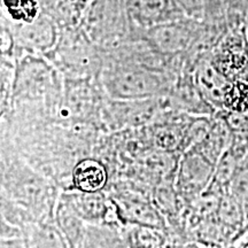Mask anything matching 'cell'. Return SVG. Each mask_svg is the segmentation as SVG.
Wrapping results in <instances>:
<instances>
[{
    "label": "cell",
    "instance_id": "52a82bcc",
    "mask_svg": "<svg viewBox=\"0 0 248 248\" xmlns=\"http://www.w3.org/2000/svg\"><path fill=\"white\" fill-rule=\"evenodd\" d=\"M108 183L106 166L97 159L84 157L78 160L71 169V185L74 190L82 192H99Z\"/></svg>",
    "mask_w": 248,
    "mask_h": 248
},
{
    "label": "cell",
    "instance_id": "3957f363",
    "mask_svg": "<svg viewBox=\"0 0 248 248\" xmlns=\"http://www.w3.org/2000/svg\"><path fill=\"white\" fill-rule=\"evenodd\" d=\"M15 45V58L17 54L30 53L45 55L57 44L61 28L55 18L44 12L31 23L8 27Z\"/></svg>",
    "mask_w": 248,
    "mask_h": 248
},
{
    "label": "cell",
    "instance_id": "8fae6325",
    "mask_svg": "<svg viewBox=\"0 0 248 248\" xmlns=\"http://www.w3.org/2000/svg\"><path fill=\"white\" fill-rule=\"evenodd\" d=\"M0 248H31L26 235L16 238H8V239H1V246Z\"/></svg>",
    "mask_w": 248,
    "mask_h": 248
},
{
    "label": "cell",
    "instance_id": "7c38bea8",
    "mask_svg": "<svg viewBox=\"0 0 248 248\" xmlns=\"http://www.w3.org/2000/svg\"><path fill=\"white\" fill-rule=\"evenodd\" d=\"M182 248H199V247H198V245L195 244H186Z\"/></svg>",
    "mask_w": 248,
    "mask_h": 248
},
{
    "label": "cell",
    "instance_id": "277c9868",
    "mask_svg": "<svg viewBox=\"0 0 248 248\" xmlns=\"http://www.w3.org/2000/svg\"><path fill=\"white\" fill-rule=\"evenodd\" d=\"M214 163L198 150H188L179 164L177 188L183 197L192 198L208 187L214 176Z\"/></svg>",
    "mask_w": 248,
    "mask_h": 248
},
{
    "label": "cell",
    "instance_id": "5b68a950",
    "mask_svg": "<svg viewBox=\"0 0 248 248\" xmlns=\"http://www.w3.org/2000/svg\"><path fill=\"white\" fill-rule=\"evenodd\" d=\"M133 27L145 31L185 17L175 0H125Z\"/></svg>",
    "mask_w": 248,
    "mask_h": 248
},
{
    "label": "cell",
    "instance_id": "7a4b0ae2",
    "mask_svg": "<svg viewBox=\"0 0 248 248\" xmlns=\"http://www.w3.org/2000/svg\"><path fill=\"white\" fill-rule=\"evenodd\" d=\"M44 57L64 79H98L104 66V53L79 26L61 28L57 44Z\"/></svg>",
    "mask_w": 248,
    "mask_h": 248
},
{
    "label": "cell",
    "instance_id": "30bf717a",
    "mask_svg": "<svg viewBox=\"0 0 248 248\" xmlns=\"http://www.w3.org/2000/svg\"><path fill=\"white\" fill-rule=\"evenodd\" d=\"M185 17L202 22L206 15L207 0H175Z\"/></svg>",
    "mask_w": 248,
    "mask_h": 248
},
{
    "label": "cell",
    "instance_id": "6da1fadb",
    "mask_svg": "<svg viewBox=\"0 0 248 248\" xmlns=\"http://www.w3.org/2000/svg\"><path fill=\"white\" fill-rule=\"evenodd\" d=\"M79 27L104 54L140 35L130 20L125 0H92L80 18Z\"/></svg>",
    "mask_w": 248,
    "mask_h": 248
},
{
    "label": "cell",
    "instance_id": "9c48e42d",
    "mask_svg": "<svg viewBox=\"0 0 248 248\" xmlns=\"http://www.w3.org/2000/svg\"><path fill=\"white\" fill-rule=\"evenodd\" d=\"M24 235L31 248H75L53 218L26 225Z\"/></svg>",
    "mask_w": 248,
    "mask_h": 248
},
{
    "label": "cell",
    "instance_id": "8992f818",
    "mask_svg": "<svg viewBox=\"0 0 248 248\" xmlns=\"http://www.w3.org/2000/svg\"><path fill=\"white\" fill-rule=\"evenodd\" d=\"M75 248H131L124 225L86 223Z\"/></svg>",
    "mask_w": 248,
    "mask_h": 248
},
{
    "label": "cell",
    "instance_id": "ba28073f",
    "mask_svg": "<svg viewBox=\"0 0 248 248\" xmlns=\"http://www.w3.org/2000/svg\"><path fill=\"white\" fill-rule=\"evenodd\" d=\"M114 201H115L124 225L131 224L159 229V230H163L166 226L162 216H160L159 213L147 202L135 199V198H129V199L128 198H121V199L114 198Z\"/></svg>",
    "mask_w": 248,
    "mask_h": 248
}]
</instances>
